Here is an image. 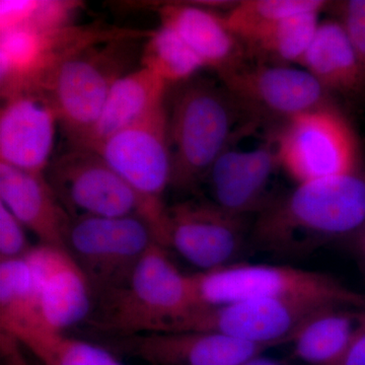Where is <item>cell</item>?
<instances>
[{
    "instance_id": "cell-1",
    "label": "cell",
    "mask_w": 365,
    "mask_h": 365,
    "mask_svg": "<svg viewBox=\"0 0 365 365\" xmlns=\"http://www.w3.org/2000/svg\"><path fill=\"white\" fill-rule=\"evenodd\" d=\"M365 227V172L297 184L261 211L252 241L264 251L300 254Z\"/></svg>"
},
{
    "instance_id": "cell-2",
    "label": "cell",
    "mask_w": 365,
    "mask_h": 365,
    "mask_svg": "<svg viewBox=\"0 0 365 365\" xmlns=\"http://www.w3.org/2000/svg\"><path fill=\"white\" fill-rule=\"evenodd\" d=\"M257 124L220 78L197 74L179 83L168 111L170 187L198 188L223 151Z\"/></svg>"
},
{
    "instance_id": "cell-3",
    "label": "cell",
    "mask_w": 365,
    "mask_h": 365,
    "mask_svg": "<svg viewBox=\"0 0 365 365\" xmlns=\"http://www.w3.org/2000/svg\"><path fill=\"white\" fill-rule=\"evenodd\" d=\"M167 249L158 242L151 245L128 283L98 300L91 325L117 337L157 332L197 306L191 275L178 269Z\"/></svg>"
},
{
    "instance_id": "cell-4",
    "label": "cell",
    "mask_w": 365,
    "mask_h": 365,
    "mask_svg": "<svg viewBox=\"0 0 365 365\" xmlns=\"http://www.w3.org/2000/svg\"><path fill=\"white\" fill-rule=\"evenodd\" d=\"M150 38V37H148ZM141 37L88 46L64 59L45 90L58 111L69 144L79 143L97 121L113 86L140 63Z\"/></svg>"
},
{
    "instance_id": "cell-5",
    "label": "cell",
    "mask_w": 365,
    "mask_h": 365,
    "mask_svg": "<svg viewBox=\"0 0 365 365\" xmlns=\"http://www.w3.org/2000/svg\"><path fill=\"white\" fill-rule=\"evenodd\" d=\"M191 277L197 306L268 299L365 309V294L346 287L328 274L289 266L232 263L192 274Z\"/></svg>"
},
{
    "instance_id": "cell-6",
    "label": "cell",
    "mask_w": 365,
    "mask_h": 365,
    "mask_svg": "<svg viewBox=\"0 0 365 365\" xmlns=\"http://www.w3.org/2000/svg\"><path fill=\"white\" fill-rule=\"evenodd\" d=\"M155 242V232L140 216L78 217L71 218L66 248L98 302L128 283Z\"/></svg>"
},
{
    "instance_id": "cell-7",
    "label": "cell",
    "mask_w": 365,
    "mask_h": 365,
    "mask_svg": "<svg viewBox=\"0 0 365 365\" xmlns=\"http://www.w3.org/2000/svg\"><path fill=\"white\" fill-rule=\"evenodd\" d=\"M93 150L140 197L158 244L167 248L168 206L163 196L172 179L167 107L109 137Z\"/></svg>"
},
{
    "instance_id": "cell-8",
    "label": "cell",
    "mask_w": 365,
    "mask_h": 365,
    "mask_svg": "<svg viewBox=\"0 0 365 365\" xmlns=\"http://www.w3.org/2000/svg\"><path fill=\"white\" fill-rule=\"evenodd\" d=\"M45 176L71 218L135 215L150 225L140 197L97 151L69 144L52 158Z\"/></svg>"
},
{
    "instance_id": "cell-9",
    "label": "cell",
    "mask_w": 365,
    "mask_h": 365,
    "mask_svg": "<svg viewBox=\"0 0 365 365\" xmlns=\"http://www.w3.org/2000/svg\"><path fill=\"white\" fill-rule=\"evenodd\" d=\"M280 167L297 184L344 176L357 170L356 141L333 106L283 123L274 136Z\"/></svg>"
},
{
    "instance_id": "cell-10",
    "label": "cell",
    "mask_w": 365,
    "mask_h": 365,
    "mask_svg": "<svg viewBox=\"0 0 365 365\" xmlns=\"http://www.w3.org/2000/svg\"><path fill=\"white\" fill-rule=\"evenodd\" d=\"M338 304L287 300L253 299L222 306L192 307L158 332L204 331L269 346L289 344L309 319Z\"/></svg>"
},
{
    "instance_id": "cell-11",
    "label": "cell",
    "mask_w": 365,
    "mask_h": 365,
    "mask_svg": "<svg viewBox=\"0 0 365 365\" xmlns=\"http://www.w3.org/2000/svg\"><path fill=\"white\" fill-rule=\"evenodd\" d=\"M167 248L201 271L234 263L246 244V217L228 212L207 199L168 206Z\"/></svg>"
},
{
    "instance_id": "cell-12",
    "label": "cell",
    "mask_w": 365,
    "mask_h": 365,
    "mask_svg": "<svg viewBox=\"0 0 365 365\" xmlns=\"http://www.w3.org/2000/svg\"><path fill=\"white\" fill-rule=\"evenodd\" d=\"M259 122L261 118H292L330 107L329 91L306 69L248 61L218 78Z\"/></svg>"
},
{
    "instance_id": "cell-13",
    "label": "cell",
    "mask_w": 365,
    "mask_h": 365,
    "mask_svg": "<svg viewBox=\"0 0 365 365\" xmlns=\"http://www.w3.org/2000/svg\"><path fill=\"white\" fill-rule=\"evenodd\" d=\"M0 111V163L45 174L52 160L58 111L47 91L32 88L4 98Z\"/></svg>"
},
{
    "instance_id": "cell-14",
    "label": "cell",
    "mask_w": 365,
    "mask_h": 365,
    "mask_svg": "<svg viewBox=\"0 0 365 365\" xmlns=\"http://www.w3.org/2000/svg\"><path fill=\"white\" fill-rule=\"evenodd\" d=\"M117 338V350L150 365H240L271 348L204 331L145 332Z\"/></svg>"
},
{
    "instance_id": "cell-15",
    "label": "cell",
    "mask_w": 365,
    "mask_h": 365,
    "mask_svg": "<svg viewBox=\"0 0 365 365\" xmlns=\"http://www.w3.org/2000/svg\"><path fill=\"white\" fill-rule=\"evenodd\" d=\"M25 259L32 269L48 328L64 333L90 319L93 290L86 274L66 249L39 244Z\"/></svg>"
},
{
    "instance_id": "cell-16",
    "label": "cell",
    "mask_w": 365,
    "mask_h": 365,
    "mask_svg": "<svg viewBox=\"0 0 365 365\" xmlns=\"http://www.w3.org/2000/svg\"><path fill=\"white\" fill-rule=\"evenodd\" d=\"M235 143L215 160L204 182H208L210 200L220 207L245 217L259 215L270 202L267 187L280 167L275 139L253 150H237Z\"/></svg>"
},
{
    "instance_id": "cell-17",
    "label": "cell",
    "mask_w": 365,
    "mask_h": 365,
    "mask_svg": "<svg viewBox=\"0 0 365 365\" xmlns=\"http://www.w3.org/2000/svg\"><path fill=\"white\" fill-rule=\"evenodd\" d=\"M160 24L169 26L198 57L204 68L217 78L235 71L248 61L241 40L225 20L198 2H167L157 9Z\"/></svg>"
},
{
    "instance_id": "cell-18",
    "label": "cell",
    "mask_w": 365,
    "mask_h": 365,
    "mask_svg": "<svg viewBox=\"0 0 365 365\" xmlns=\"http://www.w3.org/2000/svg\"><path fill=\"white\" fill-rule=\"evenodd\" d=\"M0 203L37 235L40 244L67 250L71 217L55 195L45 174L0 163Z\"/></svg>"
},
{
    "instance_id": "cell-19",
    "label": "cell",
    "mask_w": 365,
    "mask_h": 365,
    "mask_svg": "<svg viewBox=\"0 0 365 365\" xmlns=\"http://www.w3.org/2000/svg\"><path fill=\"white\" fill-rule=\"evenodd\" d=\"M168 86L165 81L143 67L129 72L113 86L91 130L71 145L93 150L118 132L143 121L165 107Z\"/></svg>"
},
{
    "instance_id": "cell-20",
    "label": "cell",
    "mask_w": 365,
    "mask_h": 365,
    "mask_svg": "<svg viewBox=\"0 0 365 365\" xmlns=\"http://www.w3.org/2000/svg\"><path fill=\"white\" fill-rule=\"evenodd\" d=\"M365 331V309L327 307L309 319L290 340L292 357L307 365H338Z\"/></svg>"
},
{
    "instance_id": "cell-21",
    "label": "cell",
    "mask_w": 365,
    "mask_h": 365,
    "mask_svg": "<svg viewBox=\"0 0 365 365\" xmlns=\"http://www.w3.org/2000/svg\"><path fill=\"white\" fill-rule=\"evenodd\" d=\"M307 72L329 93H356L365 86V71L338 20L319 23L304 58Z\"/></svg>"
},
{
    "instance_id": "cell-22",
    "label": "cell",
    "mask_w": 365,
    "mask_h": 365,
    "mask_svg": "<svg viewBox=\"0 0 365 365\" xmlns=\"http://www.w3.org/2000/svg\"><path fill=\"white\" fill-rule=\"evenodd\" d=\"M0 327L1 333L14 339L52 332L43 316L37 282L25 257L0 261Z\"/></svg>"
},
{
    "instance_id": "cell-23",
    "label": "cell",
    "mask_w": 365,
    "mask_h": 365,
    "mask_svg": "<svg viewBox=\"0 0 365 365\" xmlns=\"http://www.w3.org/2000/svg\"><path fill=\"white\" fill-rule=\"evenodd\" d=\"M319 14H297L250 34L241 40L247 57L269 66L300 64L318 30Z\"/></svg>"
},
{
    "instance_id": "cell-24",
    "label": "cell",
    "mask_w": 365,
    "mask_h": 365,
    "mask_svg": "<svg viewBox=\"0 0 365 365\" xmlns=\"http://www.w3.org/2000/svg\"><path fill=\"white\" fill-rule=\"evenodd\" d=\"M140 66L153 72L168 85H179L189 81L204 68L200 60L179 35L162 24L144 41Z\"/></svg>"
},
{
    "instance_id": "cell-25",
    "label": "cell",
    "mask_w": 365,
    "mask_h": 365,
    "mask_svg": "<svg viewBox=\"0 0 365 365\" xmlns=\"http://www.w3.org/2000/svg\"><path fill=\"white\" fill-rule=\"evenodd\" d=\"M16 341L42 365H123L102 346L68 337L64 333H38Z\"/></svg>"
},
{
    "instance_id": "cell-26",
    "label": "cell",
    "mask_w": 365,
    "mask_h": 365,
    "mask_svg": "<svg viewBox=\"0 0 365 365\" xmlns=\"http://www.w3.org/2000/svg\"><path fill=\"white\" fill-rule=\"evenodd\" d=\"M331 2L324 0H245L225 16L228 28L242 40L264 26L306 13H322Z\"/></svg>"
},
{
    "instance_id": "cell-27",
    "label": "cell",
    "mask_w": 365,
    "mask_h": 365,
    "mask_svg": "<svg viewBox=\"0 0 365 365\" xmlns=\"http://www.w3.org/2000/svg\"><path fill=\"white\" fill-rule=\"evenodd\" d=\"M25 227L0 203V260L24 258L32 249L29 246Z\"/></svg>"
},
{
    "instance_id": "cell-28",
    "label": "cell",
    "mask_w": 365,
    "mask_h": 365,
    "mask_svg": "<svg viewBox=\"0 0 365 365\" xmlns=\"http://www.w3.org/2000/svg\"><path fill=\"white\" fill-rule=\"evenodd\" d=\"M341 25L365 71V0H348L336 6Z\"/></svg>"
},
{
    "instance_id": "cell-29",
    "label": "cell",
    "mask_w": 365,
    "mask_h": 365,
    "mask_svg": "<svg viewBox=\"0 0 365 365\" xmlns=\"http://www.w3.org/2000/svg\"><path fill=\"white\" fill-rule=\"evenodd\" d=\"M338 365H365V331L353 343Z\"/></svg>"
},
{
    "instance_id": "cell-30",
    "label": "cell",
    "mask_w": 365,
    "mask_h": 365,
    "mask_svg": "<svg viewBox=\"0 0 365 365\" xmlns=\"http://www.w3.org/2000/svg\"><path fill=\"white\" fill-rule=\"evenodd\" d=\"M240 365H287L284 362L280 361V360L273 359L271 357L265 356L262 354L259 356L253 357V359L247 360V361L242 362Z\"/></svg>"
},
{
    "instance_id": "cell-31",
    "label": "cell",
    "mask_w": 365,
    "mask_h": 365,
    "mask_svg": "<svg viewBox=\"0 0 365 365\" xmlns=\"http://www.w3.org/2000/svg\"><path fill=\"white\" fill-rule=\"evenodd\" d=\"M356 239L357 241H359L360 249H361L365 254V227L361 230V232L357 235Z\"/></svg>"
}]
</instances>
